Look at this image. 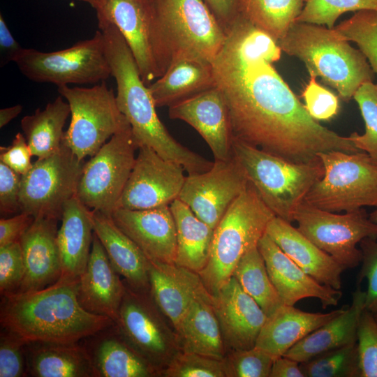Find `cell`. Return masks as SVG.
Instances as JSON below:
<instances>
[{
    "label": "cell",
    "mask_w": 377,
    "mask_h": 377,
    "mask_svg": "<svg viewBox=\"0 0 377 377\" xmlns=\"http://www.w3.org/2000/svg\"><path fill=\"white\" fill-rule=\"evenodd\" d=\"M300 366L304 377H360L357 343L323 353Z\"/></svg>",
    "instance_id": "74e56055"
},
{
    "label": "cell",
    "mask_w": 377,
    "mask_h": 377,
    "mask_svg": "<svg viewBox=\"0 0 377 377\" xmlns=\"http://www.w3.org/2000/svg\"><path fill=\"white\" fill-rule=\"evenodd\" d=\"M357 347L360 377H377V321L365 308L358 322Z\"/></svg>",
    "instance_id": "ee69618b"
},
{
    "label": "cell",
    "mask_w": 377,
    "mask_h": 377,
    "mask_svg": "<svg viewBox=\"0 0 377 377\" xmlns=\"http://www.w3.org/2000/svg\"><path fill=\"white\" fill-rule=\"evenodd\" d=\"M14 62L30 80L57 87L94 84L112 75L101 30L89 39L58 51L41 52L23 47Z\"/></svg>",
    "instance_id": "30bf717a"
},
{
    "label": "cell",
    "mask_w": 377,
    "mask_h": 377,
    "mask_svg": "<svg viewBox=\"0 0 377 377\" xmlns=\"http://www.w3.org/2000/svg\"><path fill=\"white\" fill-rule=\"evenodd\" d=\"M147 1L160 77L179 57L212 62L224 44L226 31L202 0Z\"/></svg>",
    "instance_id": "277c9868"
},
{
    "label": "cell",
    "mask_w": 377,
    "mask_h": 377,
    "mask_svg": "<svg viewBox=\"0 0 377 377\" xmlns=\"http://www.w3.org/2000/svg\"><path fill=\"white\" fill-rule=\"evenodd\" d=\"M293 221L306 237L344 269H353L361 263L358 243L364 238L377 239V224L362 208L340 214L302 202L293 215Z\"/></svg>",
    "instance_id": "5bb4252c"
},
{
    "label": "cell",
    "mask_w": 377,
    "mask_h": 377,
    "mask_svg": "<svg viewBox=\"0 0 377 377\" xmlns=\"http://www.w3.org/2000/svg\"><path fill=\"white\" fill-rule=\"evenodd\" d=\"M138 147L131 127L114 134L85 162L76 196L91 210L112 215L133 170Z\"/></svg>",
    "instance_id": "4fadbf2b"
},
{
    "label": "cell",
    "mask_w": 377,
    "mask_h": 377,
    "mask_svg": "<svg viewBox=\"0 0 377 377\" xmlns=\"http://www.w3.org/2000/svg\"><path fill=\"white\" fill-rule=\"evenodd\" d=\"M232 276L242 289L257 302L267 316H270L283 304L269 278L258 246L250 249L242 257Z\"/></svg>",
    "instance_id": "8d00e7d4"
},
{
    "label": "cell",
    "mask_w": 377,
    "mask_h": 377,
    "mask_svg": "<svg viewBox=\"0 0 377 377\" xmlns=\"http://www.w3.org/2000/svg\"><path fill=\"white\" fill-rule=\"evenodd\" d=\"M365 291L357 287L350 306L309 334L283 355L301 363L328 350L357 343V325L365 308Z\"/></svg>",
    "instance_id": "f546056e"
},
{
    "label": "cell",
    "mask_w": 377,
    "mask_h": 377,
    "mask_svg": "<svg viewBox=\"0 0 377 377\" xmlns=\"http://www.w3.org/2000/svg\"><path fill=\"white\" fill-rule=\"evenodd\" d=\"M150 293L175 330L193 300L209 293L198 273L176 264L149 266Z\"/></svg>",
    "instance_id": "d4e9b609"
},
{
    "label": "cell",
    "mask_w": 377,
    "mask_h": 377,
    "mask_svg": "<svg viewBox=\"0 0 377 377\" xmlns=\"http://www.w3.org/2000/svg\"><path fill=\"white\" fill-rule=\"evenodd\" d=\"M269 377H304L300 363L284 355L274 359Z\"/></svg>",
    "instance_id": "11a10c76"
},
{
    "label": "cell",
    "mask_w": 377,
    "mask_h": 377,
    "mask_svg": "<svg viewBox=\"0 0 377 377\" xmlns=\"http://www.w3.org/2000/svg\"><path fill=\"white\" fill-rule=\"evenodd\" d=\"M170 119L192 126L204 139L215 161L232 158V135L228 107L215 85L170 105Z\"/></svg>",
    "instance_id": "ac0fdd59"
},
{
    "label": "cell",
    "mask_w": 377,
    "mask_h": 377,
    "mask_svg": "<svg viewBox=\"0 0 377 377\" xmlns=\"http://www.w3.org/2000/svg\"><path fill=\"white\" fill-rule=\"evenodd\" d=\"M21 176L0 161V212L1 214L20 212Z\"/></svg>",
    "instance_id": "681fc988"
},
{
    "label": "cell",
    "mask_w": 377,
    "mask_h": 377,
    "mask_svg": "<svg viewBox=\"0 0 377 377\" xmlns=\"http://www.w3.org/2000/svg\"><path fill=\"white\" fill-rule=\"evenodd\" d=\"M364 10H377V0H307L296 22L333 29L343 13Z\"/></svg>",
    "instance_id": "60d3db41"
},
{
    "label": "cell",
    "mask_w": 377,
    "mask_h": 377,
    "mask_svg": "<svg viewBox=\"0 0 377 377\" xmlns=\"http://www.w3.org/2000/svg\"><path fill=\"white\" fill-rule=\"evenodd\" d=\"M32 152L24 134L17 133L10 145L0 147V161L23 175L32 167Z\"/></svg>",
    "instance_id": "f907efd6"
},
{
    "label": "cell",
    "mask_w": 377,
    "mask_h": 377,
    "mask_svg": "<svg viewBox=\"0 0 377 377\" xmlns=\"http://www.w3.org/2000/svg\"><path fill=\"white\" fill-rule=\"evenodd\" d=\"M125 286L114 324L129 346L157 369L161 376L162 371L180 351L175 330L150 292Z\"/></svg>",
    "instance_id": "7c38bea8"
},
{
    "label": "cell",
    "mask_w": 377,
    "mask_h": 377,
    "mask_svg": "<svg viewBox=\"0 0 377 377\" xmlns=\"http://www.w3.org/2000/svg\"><path fill=\"white\" fill-rule=\"evenodd\" d=\"M27 376L94 377L82 343L29 341L25 344Z\"/></svg>",
    "instance_id": "4dcf8cb0"
},
{
    "label": "cell",
    "mask_w": 377,
    "mask_h": 377,
    "mask_svg": "<svg viewBox=\"0 0 377 377\" xmlns=\"http://www.w3.org/2000/svg\"><path fill=\"white\" fill-rule=\"evenodd\" d=\"M23 47L11 34L2 15H0V53L1 66L13 61L22 50Z\"/></svg>",
    "instance_id": "db71d44e"
},
{
    "label": "cell",
    "mask_w": 377,
    "mask_h": 377,
    "mask_svg": "<svg viewBox=\"0 0 377 377\" xmlns=\"http://www.w3.org/2000/svg\"><path fill=\"white\" fill-rule=\"evenodd\" d=\"M309 73V82L302 95L305 103L304 105L314 119L330 120L339 112V98L334 94L316 82V75L314 73Z\"/></svg>",
    "instance_id": "7dc6e473"
},
{
    "label": "cell",
    "mask_w": 377,
    "mask_h": 377,
    "mask_svg": "<svg viewBox=\"0 0 377 377\" xmlns=\"http://www.w3.org/2000/svg\"><path fill=\"white\" fill-rule=\"evenodd\" d=\"M25 274L20 242L0 246V293L1 296L17 293Z\"/></svg>",
    "instance_id": "f6af8a7d"
},
{
    "label": "cell",
    "mask_w": 377,
    "mask_h": 377,
    "mask_svg": "<svg viewBox=\"0 0 377 377\" xmlns=\"http://www.w3.org/2000/svg\"><path fill=\"white\" fill-rule=\"evenodd\" d=\"M22 110L21 105H16L12 107L0 110V128L5 126L11 120L17 117Z\"/></svg>",
    "instance_id": "9f6ffc18"
},
{
    "label": "cell",
    "mask_w": 377,
    "mask_h": 377,
    "mask_svg": "<svg viewBox=\"0 0 377 377\" xmlns=\"http://www.w3.org/2000/svg\"><path fill=\"white\" fill-rule=\"evenodd\" d=\"M346 306L328 313H311L283 304L267 316L255 346L274 359L283 356L309 334L342 313Z\"/></svg>",
    "instance_id": "f1b7e54d"
},
{
    "label": "cell",
    "mask_w": 377,
    "mask_h": 377,
    "mask_svg": "<svg viewBox=\"0 0 377 377\" xmlns=\"http://www.w3.org/2000/svg\"><path fill=\"white\" fill-rule=\"evenodd\" d=\"M119 276L94 232L89 260L77 282V295L82 307L114 323L126 288Z\"/></svg>",
    "instance_id": "7402d4cb"
},
{
    "label": "cell",
    "mask_w": 377,
    "mask_h": 377,
    "mask_svg": "<svg viewBox=\"0 0 377 377\" xmlns=\"http://www.w3.org/2000/svg\"><path fill=\"white\" fill-rule=\"evenodd\" d=\"M232 155L249 182L274 214L289 223L313 185L324 173L320 161L295 163L232 139Z\"/></svg>",
    "instance_id": "52a82bcc"
},
{
    "label": "cell",
    "mask_w": 377,
    "mask_h": 377,
    "mask_svg": "<svg viewBox=\"0 0 377 377\" xmlns=\"http://www.w3.org/2000/svg\"><path fill=\"white\" fill-rule=\"evenodd\" d=\"M333 29L341 39L357 45L377 74V10L355 12Z\"/></svg>",
    "instance_id": "f35d334b"
},
{
    "label": "cell",
    "mask_w": 377,
    "mask_h": 377,
    "mask_svg": "<svg viewBox=\"0 0 377 377\" xmlns=\"http://www.w3.org/2000/svg\"><path fill=\"white\" fill-rule=\"evenodd\" d=\"M274 216L249 182L214 228L208 262L198 273L212 296L232 276L242 257L258 246Z\"/></svg>",
    "instance_id": "8992f818"
},
{
    "label": "cell",
    "mask_w": 377,
    "mask_h": 377,
    "mask_svg": "<svg viewBox=\"0 0 377 377\" xmlns=\"http://www.w3.org/2000/svg\"><path fill=\"white\" fill-rule=\"evenodd\" d=\"M69 114V104L59 96L44 109L38 108L34 114L22 119L21 128L33 156L42 158L59 149L64 137L63 128Z\"/></svg>",
    "instance_id": "e575fe53"
},
{
    "label": "cell",
    "mask_w": 377,
    "mask_h": 377,
    "mask_svg": "<svg viewBox=\"0 0 377 377\" xmlns=\"http://www.w3.org/2000/svg\"><path fill=\"white\" fill-rule=\"evenodd\" d=\"M353 98L359 106L365 131L362 135L353 133L348 138L357 149L368 154L377 165V84L373 82L362 84Z\"/></svg>",
    "instance_id": "ab89813d"
},
{
    "label": "cell",
    "mask_w": 377,
    "mask_h": 377,
    "mask_svg": "<svg viewBox=\"0 0 377 377\" xmlns=\"http://www.w3.org/2000/svg\"><path fill=\"white\" fill-rule=\"evenodd\" d=\"M89 3L94 8L97 6L99 0H79Z\"/></svg>",
    "instance_id": "680465c9"
},
{
    "label": "cell",
    "mask_w": 377,
    "mask_h": 377,
    "mask_svg": "<svg viewBox=\"0 0 377 377\" xmlns=\"http://www.w3.org/2000/svg\"><path fill=\"white\" fill-rule=\"evenodd\" d=\"M258 248L265 260L269 278L282 303L294 306L304 298L318 299L323 309L337 306L341 290L321 284L292 260L265 233Z\"/></svg>",
    "instance_id": "44dd1931"
},
{
    "label": "cell",
    "mask_w": 377,
    "mask_h": 377,
    "mask_svg": "<svg viewBox=\"0 0 377 377\" xmlns=\"http://www.w3.org/2000/svg\"><path fill=\"white\" fill-rule=\"evenodd\" d=\"M57 245L61 274L59 279L77 281L87 265L93 241L91 210L76 195L63 208Z\"/></svg>",
    "instance_id": "83f0119b"
},
{
    "label": "cell",
    "mask_w": 377,
    "mask_h": 377,
    "mask_svg": "<svg viewBox=\"0 0 377 377\" xmlns=\"http://www.w3.org/2000/svg\"><path fill=\"white\" fill-rule=\"evenodd\" d=\"M98 27L117 83V103L131 126L138 148H151L163 158L181 165L188 174L209 170L213 162L177 142L160 120L149 87L143 82L135 58L119 29L105 22H98Z\"/></svg>",
    "instance_id": "7a4b0ae2"
},
{
    "label": "cell",
    "mask_w": 377,
    "mask_h": 377,
    "mask_svg": "<svg viewBox=\"0 0 377 377\" xmlns=\"http://www.w3.org/2000/svg\"><path fill=\"white\" fill-rule=\"evenodd\" d=\"M177 231V265L199 273L206 266L214 230L179 199L170 205Z\"/></svg>",
    "instance_id": "836d02e7"
},
{
    "label": "cell",
    "mask_w": 377,
    "mask_h": 377,
    "mask_svg": "<svg viewBox=\"0 0 377 377\" xmlns=\"http://www.w3.org/2000/svg\"><path fill=\"white\" fill-rule=\"evenodd\" d=\"M376 209L369 214L370 220L374 223L377 224V205Z\"/></svg>",
    "instance_id": "6f0895ef"
},
{
    "label": "cell",
    "mask_w": 377,
    "mask_h": 377,
    "mask_svg": "<svg viewBox=\"0 0 377 377\" xmlns=\"http://www.w3.org/2000/svg\"><path fill=\"white\" fill-rule=\"evenodd\" d=\"M362 252V267L357 276V282L367 279V290L365 291V309L374 314L377 313V241L364 238L360 242Z\"/></svg>",
    "instance_id": "c3c4849f"
},
{
    "label": "cell",
    "mask_w": 377,
    "mask_h": 377,
    "mask_svg": "<svg viewBox=\"0 0 377 377\" xmlns=\"http://www.w3.org/2000/svg\"><path fill=\"white\" fill-rule=\"evenodd\" d=\"M164 377H226L224 360L179 351L162 371Z\"/></svg>",
    "instance_id": "b9f144b4"
},
{
    "label": "cell",
    "mask_w": 377,
    "mask_h": 377,
    "mask_svg": "<svg viewBox=\"0 0 377 377\" xmlns=\"http://www.w3.org/2000/svg\"><path fill=\"white\" fill-rule=\"evenodd\" d=\"M58 219L40 217L21 237L25 265L24 280L19 293L43 289L61 276V260L57 245Z\"/></svg>",
    "instance_id": "603a6c76"
},
{
    "label": "cell",
    "mask_w": 377,
    "mask_h": 377,
    "mask_svg": "<svg viewBox=\"0 0 377 377\" xmlns=\"http://www.w3.org/2000/svg\"><path fill=\"white\" fill-rule=\"evenodd\" d=\"M138 150L133 170L116 209L138 210L170 206L179 198L186 170L150 147L142 146Z\"/></svg>",
    "instance_id": "2e32d148"
},
{
    "label": "cell",
    "mask_w": 377,
    "mask_h": 377,
    "mask_svg": "<svg viewBox=\"0 0 377 377\" xmlns=\"http://www.w3.org/2000/svg\"><path fill=\"white\" fill-rule=\"evenodd\" d=\"M265 233L314 279L321 284L341 290L344 268L291 223L275 216L269 222Z\"/></svg>",
    "instance_id": "484cf974"
},
{
    "label": "cell",
    "mask_w": 377,
    "mask_h": 377,
    "mask_svg": "<svg viewBox=\"0 0 377 377\" xmlns=\"http://www.w3.org/2000/svg\"><path fill=\"white\" fill-rule=\"evenodd\" d=\"M249 182L232 155L228 161L214 160L206 172L188 174L178 199L214 229Z\"/></svg>",
    "instance_id": "9a60e30c"
},
{
    "label": "cell",
    "mask_w": 377,
    "mask_h": 377,
    "mask_svg": "<svg viewBox=\"0 0 377 377\" xmlns=\"http://www.w3.org/2000/svg\"><path fill=\"white\" fill-rule=\"evenodd\" d=\"M212 297L226 353L253 348L267 318L260 306L233 276Z\"/></svg>",
    "instance_id": "d6986e66"
},
{
    "label": "cell",
    "mask_w": 377,
    "mask_h": 377,
    "mask_svg": "<svg viewBox=\"0 0 377 377\" xmlns=\"http://www.w3.org/2000/svg\"><path fill=\"white\" fill-rule=\"evenodd\" d=\"M84 163L64 142L54 154L38 158L21 176L20 212L61 219L65 203L76 195Z\"/></svg>",
    "instance_id": "8fae6325"
},
{
    "label": "cell",
    "mask_w": 377,
    "mask_h": 377,
    "mask_svg": "<svg viewBox=\"0 0 377 377\" xmlns=\"http://www.w3.org/2000/svg\"><path fill=\"white\" fill-rule=\"evenodd\" d=\"M93 229L116 272L134 290L150 292V260L114 222L111 215L91 210Z\"/></svg>",
    "instance_id": "4316f807"
},
{
    "label": "cell",
    "mask_w": 377,
    "mask_h": 377,
    "mask_svg": "<svg viewBox=\"0 0 377 377\" xmlns=\"http://www.w3.org/2000/svg\"><path fill=\"white\" fill-rule=\"evenodd\" d=\"M226 31L239 13L238 0H202Z\"/></svg>",
    "instance_id": "f5cc1de1"
},
{
    "label": "cell",
    "mask_w": 377,
    "mask_h": 377,
    "mask_svg": "<svg viewBox=\"0 0 377 377\" xmlns=\"http://www.w3.org/2000/svg\"><path fill=\"white\" fill-rule=\"evenodd\" d=\"M26 341L15 332L1 328L0 377L27 376Z\"/></svg>",
    "instance_id": "bcb514c9"
},
{
    "label": "cell",
    "mask_w": 377,
    "mask_h": 377,
    "mask_svg": "<svg viewBox=\"0 0 377 377\" xmlns=\"http://www.w3.org/2000/svg\"><path fill=\"white\" fill-rule=\"evenodd\" d=\"M58 92L71 109L63 142L80 161L93 156L112 136L131 127L105 81L91 87L61 86Z\"/></svg>",
    "instance_id": "9c48e42d"
},
{
    "label": "cell",
    "mask_w": 377,
    "mask_h": 377,
    "mask_svg": "<svg viewBox=\"0 0 377 377\" xmlns=\"http://www.w3.org/2000/svg\"><path fill=\"white\" fill-rule=\"evenodd\" d=\"M181 351L223 360L226 355L220 326L209 293L195 298L175 329Z\"/></svg>",
    "instance_id": "d6a6232c"
},
{
    "label": "cell",
    "mask_w": 377,
    "mask_h": 377,
    "mask_svg": "<svg viewBox=\"0 0 377 377\" xmlns=\"http://www.w3.org/2000/svg\"><path fill=\"white\" fill-rule=\"evenodd\" d=\"M83 340L94 377L161 376V372L124 339L114 324Z\"/></svg>",
    "instance_id": "cb8c5ba5"
},
{
    "label": "cell",
    "mask_w": 377,
    "mask_h": 377,
    "mask_svg": "<svg viewBox=\"0 0 377 377\" xmlns=\"http://www.w3.org/2000/svg\"><path fill=\"white\" fill-rule=\"evenodd\" d=\"M307 0H238L239 13L276 42L296 22Z\"/></svg>",
    "instance_id": "d590c367"
},
{
    "label": "cell",
    "mask_w": 377,
    "mask_h": 377,
    "mask_svg": "<svg viewBox=\"0 0 377 377\" xmlns=\"http://www.w3.org/2000/svg\"><path fill=\"white\" fill-rule=\"evenodd\" d=\"M277 42L240 13L212 61L226 101L232 139L295 163L320 161L330 151L359 152L348 137L320 124L273 66ZM360 151H361L360 150Z\"/></svg>",
    "instance_id": "6da1fadb"
},
{
    "label": "cell",
    "mask_w": 377,
    "mask_h": 377,
    "mask_svg": "<svg viewBox=\"0 0 377 377\" xmlns=\"http://www.w3.org/2000/svg\"><path fill=\"white\" fill-rule=\"evenodd\" d=\"M215 86L212 64L182 56L173 59L164 74L148 86L156 108L168 106Z\"/></svg>",
    "instance_id": "1f68e13d"
},
{
    "label": "cell",
    "mask_w": 377,
    "mask_h": 377,
    "mask_svg": "<svg viewBox=\"0 0 377 377\" xmlns=\"http://www.w3.org/2000/svg\"><path fill=\"white\" fill-rule=\"evenodd\" d=\"M34 221L33 216L22 212L10 218H1L0 219V246L20 242Z\"/></svg>",
    "instance_id": "816d5d0a"
},
{
    "label": "cell",
    "mask_w": 377,
    "mask_h": 377,
    "mask_svg": "<svg viewBox=\"0 0 377 377\" xmlns=\"http://www.w3.org/2000/svg\"><path fill=\"white\" fill-rule=\"evenodd\" d=\"M277 43L334 88L343 101H350L362 84L374 80L375 73L365 55L339 38L334 29L295 22Z\"/></svg>",
    "instance_id": "5b68a950"
},
{
    "label": "cell",
    "mask_w": 377,
    "mask_h": 377,
    "mask_svg": "<svg viewBox=\"0 0 377 377\" xmlns=\"http://www.w3.org/2000/svg\"><path fill=\"white\" fill-rule=\"evenodd\" d=\"M318 157L323 176L307 193L304 203L332 212L377 205V165L368 154L330 151Z\"/></svg>",
    "instance_id": "ba28073f"
},
{
    "label": "cell",
    "mask_w": 377,
    "mask_h": 377,
    "mask_svg": "<svg viewBox=\"0 0 377 377\" xmlns=\"http://www.w3.org/2000/svg\"><path fill=\"white\" fill-rule=\"evenodd\" d=\"M223 360L226 377H269L274 358L254 346L229 351Z\"/></svg>",
    "instance_id": "7bdbcfd3"
},
{
    "label": "cell",
    "mask_w": 377,
    "mask_h": 377,
    "mask_svg": "<svg viewBox=\"0 0 377 377\" xmlns=\"http://www.w3.org/2000/svg\"><path fill=\"white\" fill-rule=\"evenodd\" d=\"M77 281L58 279L39 290L1 296L0 323L26 342L75 343L112 325L82 307Z\"/></svg>",
    "instance_id": "3957f363"
},
{
    "label": "cell",
    "mask_w": 377,
    "mask_h": 377,
    "mask_svg": "<svg viewBox=\"0 0 377 377\" xmlns=\"http://www.w3.org/2000/svg\"><path fill=\"white\" fill-rule=\"evenodd\" d=\"M111 216L151 262L175 264L177 231L170 206L138 210L117 208Z\"/></svg>",
    "instance_id": "ffe728a7"
},
{
    "label": "cell",
    "mask_w": 377,
    "mask_h": 377,
    "mask_svg": "<svg viewBox=\"0 0 377 377\" xmlns=\"http://www.w3.org/2000/svg\"><path fill=\"white\" fill-rule=\"evenodd\" d=\"M98 22L114 24L126 41L141 78L149 86L160 77L154 52L151 14L147 0H99Z\"/></svg>",
    "instance_id": "e0dca14e"
},
{
    "label": "cell",
    "mask_w": 377,
    "mask_h": 377,
    "mask_svg": "<svg viewBox=\"0 0 377 377\" xmlns=\"http://www.w3.org/2000/svg\"><path fill=\"white\" fill-rule=\"evenodd\" d=\"M374 317H375V318H376V321H377V313H376V314H374Z\"/></svg>",
    "instance_id": "91938a15"
}]
</instances>
